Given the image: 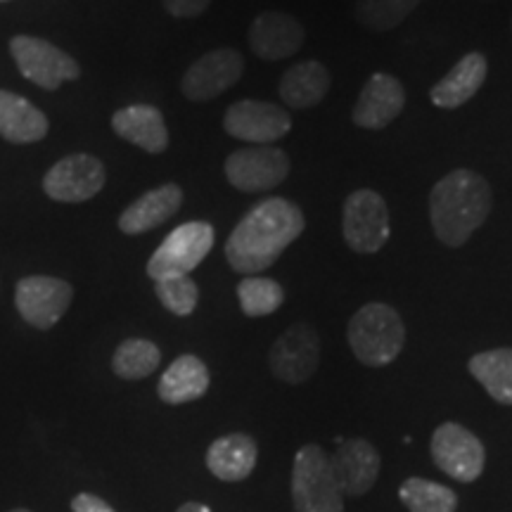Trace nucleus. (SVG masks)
Returning <instances> with one entry per match:
<instances>
[{"label":"nucleus","instance_id":"nucleus-1","mask_svg":"<svg viewBox=\"0 0 512 512\" xmlns=\"http://www.w3.org/2000/svg\"><path fill=\"white\" fill-rule=\"evenodd\" d=\"M306 228L297 204L271 197L249 209L226 242V261L235 273L256 275L271 268Z\"/></svg>","mask_w":512,"mask_h":512},{"label":"nucleus","instance_id":"nucleus-2","mask_svg":"<svg viewBox=\"0 0 512 512\" xmlns=\"http://www.w3.org/2000/svg\"><path fill=\"white\" fill-rule=\"evenodd\" d=\"M491 185L470 169L441 178L430 195V221L441 245L463 247L491 214Z\"/></svg>","mask_w":512,"mask_h":512},{"label":"nucleus","instance_id":"nucleus-3","mask_svg":"<svg viewBox=\"0 0 512 512\" xmlns=\"http://www.w3.org/2000/svg\"><path fill=\"white\" fill-rule=\"evenodd\" d=\"M349 347L363 366L382 368L396 361L406 344V328L396 309L389 304L361 306L349 320Z\"/></svg>","mask_w":512,"mask_h":512},{"label":"nucleus","instance_id":"nucleus-4","mask_svg":"<svg viewBox=\"0 0 512 512\" xmlns=\"http://www.w3.org/2000/svg\"><path fill=\"white\" fill-rule=\"evenodd\" d=\"M292 501L297 512H344V496L330 472L328 453L316 444L302 446L294 458Z\"/></svg>","mask_w":512,"mask_h":512},{"label":"nucleus","instance_id":"nucleus-5","mask_svg":"<svg viewBox=\"0 0 512 512\" xmlns=\"http://www.w3.org/2000/svg\"><path fill=\"white\" fill-rule=\"evenodd\" d=\"M216 233L207 221H190L171 230L162 245L147 261V275L152 280L169 278V275H190L207 259L214 247Z\"/></svg>","mask_w":512,"mask_h":512},{"label":"nucleus","instance_id":"nucleus-6","mask_svg":"<svg viewBox=\"0 0 512 512\" xmlns=\"http://www.w3.org/2000/svg\"><path fill=\"white\" fill-rule=\"evenodd\" d=\"M342 233L347 245L358 254H375L387 245L389 209L380 192L356 190L344 200Z\"/></svg>","mask_w":512,"mask_h":512},{"label":"nucleus","instance_id":"nucleus-7","mask_svg":"<svg viewBox=\"0 0 512 512\" xmlns=\"http://www.w3.org/2000/svg\"><path fill=\"white\" fill-rule=\"evenodd\" d=\"M10 55L22 76L46 91H55L62 83L76 81L81 76L79 62L43 38L15 36L10 41Z\"/></svg>","mask_w":512,"mask_h":512},{"label":"nucleus","instance_id":"nucleus-8","mask_svg":"<svg viewBox=\"0 0 512 512\" xmlns=\"http://www.w3.org/2000/svg\"><path fill=\"white\" fill-rule=\"evenodd\" d=\"M228 183L240 192H266L278 188L290 176V157L275 145H256L235 150L223 164Z\"/></svg>","mask_w":512,"mask_h":512},{"label":"nucleus","instance_id":"nucleus-9","mask_svg":"<svg viewBox=\"0 0 512 512\" xmlns=\"http://www.w3.org/2000/svg\"><path fill=\"white\" fill-rule=\"evenodd\" d=\"M228 136L249 145H273L292 128V117L285 107L264 100H240L230 105L223 117Z\"/></svg>","mask_w":512,"mask_h":512},{"label":"nucleus","instance_id":"nucleus-10","mask_svg":"<svg viewBox=\"0 0 512 512\" xmlns=\"http://www.w3.org/2000/svg\"><path fill=\"white\" fill-rule=\"evenodd\" d=\"M74 290L67 280L53 275H29L17 283L15 304L19 316L38 330H50L72 304Z\"/></svg>","mask_w":512,"mask_h":512},{"label":"nucleus","instance_id":"nucleus-11","mask_svg":"<svg viewBox=\"0 0 512 512\" xmlns=\"http://www.w3.org/2000/svg\"><path fill=\"white\" fill-rule=\"evenodd\" d=\"M434 465L458 482H475L484 472L486 453L477 434L458 422H444L432 437Z\"/></svg>","mask_w":512,"mask_h":512},{"label":"nucleus","instance_id":"nucleus-12","mask_svg":"<svg viewBox=\"0 0 512 512\" xmlns=\"http://www.w3.org/2000/svg\"><path fill=\"white\" fill-rule=\"evenodd\" d=\"M245 60L235 48H216L190 64L183 74L181 91L190 102H207L219 98L242 79Z\"/></svg>","mask_w":512,"mask_h":512},{"label":"nucleus","instance_id":"nucleus-13","mask_svg":"<svg viewBox=\"0 0 512 512\" xmlns=\"http://www.w3.org/2000/svg\"><path fill=\"white\" fill-rule=\"evenodd\" d=\"M320 339L318 332L306 323L292 325L275 339L268 354L271 373L287 384H302L318 370Z\"/></svg>","mask_w":512,"mask_h":512},{"label":"nucleus","instance_id":"nucleus-14","mask_svg":"<svg viewBox=\"0 0 512 512\" xmlns=\"http://www.w3.org/2000/svg\"><path fill=\"white\" fill-rule=\"evenodd\" d=\"M105 164L91 155H69L43 178V190L55 202H88L105 185Z\"/></svg>","mask_w":512,"mask_h":512},{"label":"nucleus","instance_id":"nucleus-15","mask_svg":"<svg viewBox=\"0 0 512 512\" xmlns=\"http://www.w3.org/2000/svg\"><path fill=\"white\" fill-rule=\"evenodd\" d=\"M328 463L342 496L368 494L380 475V453L366 439H337Z\"/></svg>","mask_w":512,"mask_h":512},{"label":"nucleus","instance_id":"nucleus-16","mask_svg":"<svg viewBox=\"0 0 512 512\" xmlns=\"http://www.w3.org/2000/svg\"><path fill=\"white\" fill-rule=\"evenodd\" d=\"M247 41L256 57L266 62H278L302 50L306 31L297 17L280 10H266L252 22Z\"/></svg>","mask_w":512,"mask_h":512},{"label":"nucleus","instance_id":"nucleus-17","mask_svg":"<svg viewBox=\"0 0 512 512\" xmlns=\"http://www.w3.org/2000/svg\"><path fill=\"white\" fill-rule=\"evenodd\" d=\"M403 107H406V91L403 83L392 74L375 72L363 86L358 95L351 121L358 128H368V131H380L389 126L394 119L401 117Z\"/></svg>","mask_w":512,"mask_h":512},{"label":"nucleus","instance_id":"nucleus-18","mask_svg":"<svg viewBox=\"0 0 512 512\" xmlns=\"http://www.w3.org/2000/svg\"><path fill=\"white\" fill-rule=\"evenodd\" d=\"M112 128L121 140L138 145L150 155H162L169 147V128H166L164 114L152 105H128L114 112Z\"/></svg>","mask_w":512,"mask_h":512},{"label":"nucleus","instance_id":"nucleus-19","mask_svg":"<svg viewBox=\"0 0 512 512\" xmlns=\"http://www.w3.org/2000/svg\"><path fill=\"white\" fill-rule=\"evenodd\" d=\"M181 204L183 190L178 188L176 183L159 185V188L138 197L133 204H128L124 214L119 216V230L126 235H140L152 228H159L162 223L169 221L171 216H176Z\"/></svg>","mask_w":512,"mask_h":512},{"label":"nucleus","instance_id":"nucleus-20","mask_svg":"<svg viewBox=\"0 0 512 512\" xmlns=\"http://www.w3.org/2000/svg\"><path fill=\"white\" fill-rule=\"evenodd\" d=\"M489 64L482 53H467L456 62V67L448 72L439 83H434L430 100L441 110H458L467 100H472L484 86Z\"/></svg>","mask_w":512,"mask_h":512},{"label":"nucleus","instance_id":"nucleus-21","mask_svg":"<svg viewBox=\"0 0 512 512\" xmlns=\"http://www.w3.org/2000/svg\"><path fill=\"white\" fill-rule=\"evenodd\" d=\"M332 76L323 62L306 60L287 69L280 79L278 93L287 107L309 110L325 100L330 91Z\"/></svg>","mask_w":512,"mask_h":512},{"label":"nucleus","instance_id":"nucleus-22","mask_svg":"<svg viewBox=\"0 0 512 512\" xmlns=\"http://www.w3.org/2000/svg\"><path fill=\"white\" fill-rule=\"evenodd\" d=\"M48 117L22 95L0 91V136L8 143L29 145L48 136Z\"/></svg>","mask_w":512,"mask_h":512},{"label":"nucleus","instance_id":"nucleus-23","mask_svg":"<svg viewBox=\"0 0 512 512\" xmlns=\"http://www.w3.org/2000/svg\"><path fill=\"white\" fill-rule=\"evenodd\" d=\"M256 456L259 451L249 434H226L209 446L207 467L221 482H242L254 472Z\"/></svg>","mask_w":512,"mask_h":512},{"label":"nucleus","instance_id":"nucleus-24","mask_svg":"<svg viewBox=\"0 0 512 512\" xmlns=\"http://www.w3.org/2000/svg\"><path fill=\"white\" fill-rule=\"evenodd\" d=\"M209 368L204 366L202 358L185 354L178 356L166 373L159 380L157 394L164 403L171 406H181V403H190L202 399L209 389Z\"/></svg>","mask_w":512,"mask_h":512},{"label":"nucleus","instance_id":"nucleus-25","mask_svg":"<svg viewBox=\"0 0 512 512\" xmlns=\"http://www.w3.org/2000/svg\"><path fill=\"white\" fill-rule=\"evenodd\" d=\"M467 370L489 396L503 406H512V349H491L475 354Z\"/></svg>","mask_w":512,"mask_h":512},{"label":"nucleus","instance_id":"nucleus-26","mask_svg":"<svg viewBox=\"0 0 512 512\" xmlns=\"http://www.w3.org/2000/svg\"><path fill=\"white\" fill-rule=\"evenodd\" d=\"M162 363V351L150 339H126L114 351L112 370L121 380H145Z\"/></svg>","mask_w":512,"mask_h":512},{"label":"nucleus","instance_id":"nucleus-27","mask_svg":"<svg viewBox=\"0 0 512 512\" xmlns=\"http://www.w3.org/2000/svg\"><path fill=\"white\" fill-rule=\"evenodd\" d=\"M238 302L245 316L264 318L283 306L285 290L273 278H254V275H247L238 285Z\"/></svg>","mask_w":512,"mask_h":512},{"label":"nucleus","instance_id":"nucleus-28","mask_svg":"<svg viewBox=\"0 0 512 512\" xmlns=\"http://www.w3.org/2000/svg\"><path fill=\"white\" fill-rule=\"evenodd\" d=\"M422 0H356L354 15L370 31H392L411 17Z\"/></svg>","mask_w":512,"mask_h":512},{"label":"nucleus","instance_id":"nucleus-29","mask_svg":"<svg viewBox=\"0 0 512 512\" xmlns=\"http://www.w3.org/2000/svg\"><path fill=\"white\" fill-rule=\"evenodd\" d=\"M399 496L411 512H456L458 508V496L448 486L430 482V479H406Z\"/></svg>","mask_w":512,"mask_h":512},{"label":"nucleus","instance_id":"nucleus-30","mask_svg":"<svg viewBox=\"0 0 512 512\" xmlns=\"http://www.w3.org/2000/svg\"><path fill=\"white\" fill-rule=\"evenodd\" d=\"M155 292L164 309L174 316H190L200 302V287L190 275H169V278L155 280Z\"/></svg>","mask_w":512,"mask_h":512},{"label":"nucleus","instance_id":"nucleus-31","mask_svg":"<svg viewBox=\"0 0 512 512\" xmlns=\"http://www.w3.org/2000/svg\"><path fill=\"white\" fill-rule=\"evenodd\" d=\"M211 0H164V8L171 17L178 19H190L200 17L202 12H207Z\"/></svg>","mask_w":512,"mask_h":512},{"label":"nucleus","instance_id":"nucleus-32","mask_svg":"<svg viewBox=\"0 0 512 512\" xmlns=\"http://www.w3.org/2000/svg\"><path fill=\"white\" fill-rule=\"evenodd\" d=\"M72 512H117L110 503L102 501L100 496L79 494L72 501Z\"/></svg>","mask_w":512,"mask_h":512},{"label":"nucleus","instance_id":"nucleus-33","mask_svg":"<svg viewBox=\"0 0 512 512\" xmlns=\"http://www.w3.org/2000/svg\"><path fill=\"white\" fill-rule=\"evenodd\" d=\"M176 512H211V510L207 508V505H202V503H185Z\"/></svg>","mask_w":512,"mask_h":512},{"label":"nucleus","instance_id":"nucleus-34","mask_svg":"<svg viewBox=\"0 0 512 512\" xmlns=\"http://www.w3.org/2000/svg\"><path fill=\"white\" fill-rule=\"evenodd\" d=\"M10 512H31V510H27V508H17V510H10Z\"/></svg>","mask_w":512,"mask_h":512},{"label":"nucleus","instance_id":"nucleus-35","mask_svg":"<svg viewBox=\"0 0 512 512\" xmlns=\"http://www.w3.org/2000/svg\"><path fill=\"white\" fill-rule=\"evenodd\" d=\"M0 3H3V0H0Z\"/></svg>","mask_w":512,"mask_h":512}]
</instances>
